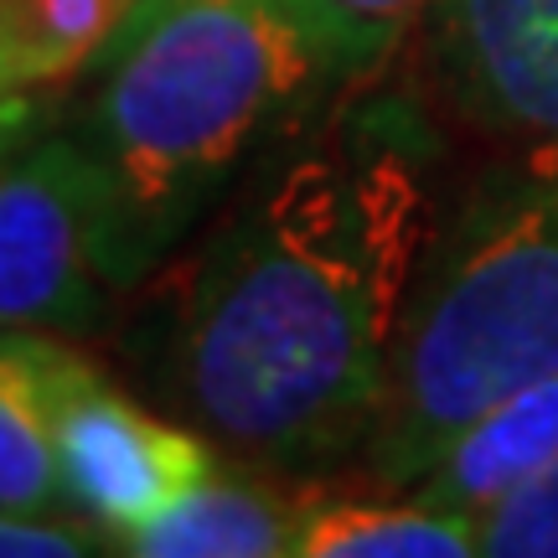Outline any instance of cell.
<instances>
[{
    "instance_id": "obj_3",
    "label": "cell",
    "mask_w": 558,
    "mask_h": 558,
    "mask_svg": "<svg viewBox=\"0 0 558 558\" xmlns=\"http://www.w3.org/2000/svg\"><path fill=\"white\" fill-rule=\"evenodd\" d=\"M543 373H558V156H518L424 254L362 476L409 492L460 429Z\"/></svg>"
},
{
    "instance_id": "obj_6",
    "label": "cell",
    "mask_w": 558,
    "mask_h": 558,
    "mask_svg": "<svg viewBox=\"0 0 558 558\" xmlns=\"http://www.w3.org/2000/svg\"><path fill=\"white\" fill-rule=\"evenodd\" d=\"M435 88L481 140L558 156V0H429Z\"/></svg>"
},
{
    "instance_id": "obj_11",
    "label": "cell",
    "mask_w": 558,
    "mask_h": 558,
    "mask_svg": "<svg viewBox=\"0 0 558 558\" xmlns=\"http://www.w3.org/2000/svg\"><path fill=\"white\" fill-rule=\"evenodd\" d=\"M140 0H0V88H41L83 73L120 37Z\"/></svg>"
},
{
    "instance_id": "obj_14",
    "label": "cell",
    "mask_w": 558,
    "mask_h": 558,
    "mask_svg": "<svg viewBox=\"0 0 558 558\" xmlns=\"http://www.w3.org/2000/svg\"><path fill=\"white\" fill-rule=\"evenodd\" d=\"M114 554V538L104 527L62 522L58 512H5L0 507V558H83Z\"/></svg>"
},
{
    "instance_id": "obj_16",
    "label": "cell",
    "mask_w": 558,
    "mask_h": 558,
    "mask_svg": "<svg viewBox=\"0 0 558 558\" xmlns=\"http://www.w3.org/2000/svg\"><path fill=\"white\" fill-rule=\"evenodd\" d=\"M0 94H5V88H0Z\"/></svg>"
},
{
    "instance_id": "obj_9",
    "label": "cell",
    "mask_w": 558,
    "mask_h": 558,
    "mask_svg": "<svg viewBox=\"0 0 558 558\" xmlns=\"http://www.w3.org/2000/svg\"><path fill=\"white\" fill-rule=\"evenodd\" d=\"M68 341L47 331H0V507L62 512L52 393L68 362Z\"/></svg>"
},
{
    "instance_id": "obj_12",
    "label": "cell",
    "mask_w": 558,
    "mask_h": 558,
    "mask_svg": "<svg viewBox=\"0 0 558 558\" xmlns=\"http://www.w3.org/2000/svg\"><path fill=\"white\" fill-rule=\"evenodd\" d=\"M341 83H357L418 32L429 0H279Z\"/></svg>"
},
{
    "instance_id": "obj_7",
    "label": "cell",
    "mask_w": 558,
    "mask_h": 558,
    "mask_svg": "<svg viewBox=\"0 0 558 558\" xmlns=\"http://www.w3.org/2000/svg\"><path fill=\"white\" fill-rule=\"evenodd\" d=\"M558 460V373L522 383L518 393H507L497 409L460 429L445 456L409 486V497L424 507H450V512H481L497 497L527 476H538L543 465Z\"/></svg>"
},
{
    "instance_id": "obj_4",
    "label": "cell",
    "mask_w": 558,
    "mask_h": 558,
    "mask_svg": "<svg viewBox=\"0 0 558 558\" xmlns=\"http://www.w3.org/2000/svg\"><path fill=\"white\" fill-rule=\"evenodd\" d=\"M52 445H58V481L73 512L114 538V554L130 533L160 512H171L192 486L218 471V445L192 424L140 409L130 393L83 352H68L52 393Z\"/></svg>"
},
{
    "instance_id": "obj_2",
    "label": "cell",
    "mask_w": 558,
    "mask_h": 558,
    "mask_svg": "<svg viewBox=\"0 0 558 558\" xmlns=\"http://www.w3.org/2000/svg\"><path fill=\"white\" fill-rule=\"evenodd\" d=\"M88 73L73 140L114 295L177 259L243 171L341 83L279 0H140Z\"/></svg>"
},
{
    "instance_id": "obj_5",
    "label": "cell",
    "mask_w": 558,
    "mask_h": 558,
    "mask_svg": "<svg viewBox=\"0 0 558 558\" xmlns=\"http://www.w3.org/2000/svg\"><path fill=\"white\" fill-rule=\"evenodd\" d=\"M109 295L78 140L21 145L0 160V331H88Z\"/></svg>"
},
{
    "instance_id": "obj_13",
    "label": "cell",
    "mask_w": 558,
    "mask_h": 558,
    "mask_svg": "<svg viewBox=\"0 0 558 558\" xmlns=\"http://www.w3.org/2000/svg\"><path fill=\"white\" fill-rule=\"evenodd\" d=\"M486 558H558V460L476 512Z\"/></svg>"
},
{
    "instance_id": "obj_10",
    "label": "cell",
    "mask_w": 558,
    "mask_h": 558,
    "mask_svg": "<svg viewBox=\"0 0 558 558\" xmlns=\"http://www.w3.org/2000/svg\"><path fill=\"white\" fill-rule=\"evenodd\" d=\"M481 533L476 512L424 507L409 492L378 497H347L316 492L300 501L295 548L290 558H476Z\"/></svg>"
},
{
    "instance_id": "obj_15",
    "label": "cell",
    "mask_w": 558,
    "mask_h": 558,
    "mask_svg": "<svg viewBox=\"0 0 558 558\" xmlns=\"http://www.w3.org/2000/svg\"><path fill=\"white\" fill-rule=\"evenodd\" d=\"M41 124V99L32 88H16V94H0V160L16 156L21 145L37 140Z\"/></svg>"
},
{
    "instance_id": "obj_8",
    "label": "cell",
    "mask_w": 558,
    "mask_h": 558,
    "mask_svg": "<svg viewBox=\"0 0 558 558\" xmlns=\"http://www.w3.org/2000/svg\"><path fill=\"white\" fill-rule=\"evenodd\" d=\"M300 501L275 492V476H213L192 486L186 497L145 522L120 543L135 558H290L295 548Z\"/></svg>"
},
{
    "instance_id": "obj_1",
    "label": "cell",
    "mask_w": 558,
    "mask_h": 558,
    "mask_svg": "<svg viewBox=\"0 0 558 558\" xmlns=\"http://www.w3.org/2000/svg\"><path fill=\"white\" fill-rule=\"evenodd\" d=\"M439 140L409 104L305 114L145 279V378L218 450L269 476L362 456L403 305L439 233Z\"/></svg>"
}]
</instances>
